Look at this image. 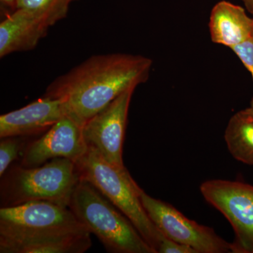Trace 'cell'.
Here are the masks:
<instances>
[{
  "label": "cell",
  "mask_w": 253,
  "mask_h": 253,
  "mask_svg": "<svg viewBox=\"0 0 253 253\" xmlns=\"http://www.w3.org/2000/svg\"><path fill=\"white\" fill-rule=\"evenodd\" d=\"M152 60L141 55H94L54 80L44 96L63 100L84 125L118 96L148 81Z\"/></svg>",
  "instance_id": "obj_1"
},
{
  "label": "cell",
  "mask_w": 253,
  "mask_h": 253,
  "mask_svg": "<svg viewBox=\"0 0 253 253\" xmlns=\"http://www.w3.org/2000/svg\"><path fill=\"white\" fill-rule=\"evenodd\" d=\"M68 208L111 253H156L127 217L90 183L80 179Z\"/></svg>",
  "instance_id": "obj_2"
},
{
  "label": "cell",
  "mask_w": 253,
  "mask_h": 253,
  "mask_svg": "<svg viewBox=\"0 0 253 253\" xmlns=\"http://www.w3.org/2000/svg\"><path fill=\"white\" fill-rule=\"evenodd\" d=\"M81 177L76 163L56 158L38 167L11 165L0 182L1 207L46 201L68 207Z\"/></svg>",
  "instance_id": "obj_3"
},
{
  "label": "cell",
  "mask_w": 253,
  "mask_h": 253,
  "mask_svg": "<svg viewBox=\"0 0 253 253\" xmlns=\"http://www.w3.org/2000/svg\"><path fill=\"white\" fill-rule=\"evenodd\" d=\"M81 179L90 183L133 223L145 241L158 253L164 235L150 219L141 203V189L126 168L115 167L88 146L76 163Z\"/></svg>",
  "instance_id": "obj_4"
},
{
  "label": "cell",
  "mask_w": 253,
  "mask_h": 253,
  "mask_svg": "<svg viewBox=\"0 0 253 253\" xmlns=\"http://www.w3.org/2000/svg\"><path fill=\"white\" fill-rule=\"evenodd\" d=\"M69 208L35 201L0 208V236H31L85 232Z\"/></svg>",
  "instance_id": "obj_5"
},
{
  "label": "cell",
  "mask_w": 253,
  "mask_h": 253,
  "mask_svg": "<svg viewBox=\"0 0 253 253\" xmlns=\"http://www.w3.org/2000/svg\"><path fill=\"white\" fill-rule=\"evenodd\" d=\"M200 191L232 226L231 253H253V186L241 181L211 179L202 183Z\"/></svg>",
  "instance_id": "obj_6"
},
{
  "label": "cell",
  "mask_w": 253,
  "mask_h": 253,
  "mask_svg": "<svg viewBox=\"0 0 253 253\" xmlns=\"http://www.w3.org/2000/svg\"><path fill=\"white\" fill-rule=\"evenodd\" d=\"M141 203L150 219L168 239L186 245L197 253H230L231 243L212 228L191 220L172 205L149 196L142 190Z\"/></svg>",
  "instance_id": "obj_7"
},
{
  "label": "cell",
  "mask_w": 253,
  "mask_h": 253,
  "mask_svg": "<svg viewBox=\"0 0 253 253\" xmlns=\"http://www.w3.org/2000/svg\"><path fill=\"white\" fill-rule=\"evenodd\" d=\"M136 88L118 96L83 126V136L89 147L115 167L124 168L123 143L127 125L128 111Z\"/></svg>",
  "instance_id": "obj_8"
},
{
  "label": "cell",
  "mask_w": 253,
  "mask_h": 253,
  "mask_svg": "<svg viewBox=\"0 0 253 253\" xmlns=\"http://www.w3.org/2000/svg\"><path fill=\"white\" fill-rule=\"evenodd\" d=\"M83 125L68 114L51 126L39 139L27 144L20 165L34 168L56 158H67L75 163L87 151Z\"/></svg>",
  "instance_id": "obj_9"
},
{
  "label": "cell",
  "mask_w": 253,
  "mask_h": 253,
  "mask_svg": "<svg viewBox=\"0 0 253 253\" xmlns=\"http://www.w3.org/2000/svg\"><path fill=\"white\" fill-rule=\"evenodd\" d=\"M68 114L69 110L64 101L43 96L24 107L1 115L0 138L39 134Z\"/></svg>",
  "instance_id": "obj_10"
},
{
  "label": "cell",
  "mask_w": 253,
  "mask_h": 253,
  "mask_svg": "<svg viewBox=\"0 0 253 253\" xmlns=\"http://www.w3.org/2000/svg\"><path fill=\"white\" fill-rule=\"evenodd\" d=\"M49 28L31 11L16 9L0 23V57L34 49Z\"/></svg>",
  "instance_id": "obj_11"
},
{
  "label": "cell",
  "mask_w": 253,
  "mask_h": 253,
  "mask_svg": "<svg viewBox=\"0 0 253 253\" xmlns=\"http://www.w3.org/2000/svg\"><path fill=\"white\" fill-rule=\"evenodd\" d=\"M90 233L0 236L1 253H83L90 249Z\"/></svg>",
  "instance_id": "obj_12"
},
{
  "label": "cell",
  "mask_w": 253,
  "mask_h": 253,
  "mask_svg": "<svg viewBox=\"0 0 253 253\" xmlns=\"http://www.w3.org/2000/svg\"><path fill=\"white\" fill-rule=\"evenodd\" d=\"M211 41L232 49L253 36V19L244 8L229 1L213 6L209 20Z\"/></svg>",
  "instance_id": "obj_13"
},
{
  "label": "cell",
  "mask_w": 253,
  "mask_h": 253,
  "mask_svg": "<svg viewBox=\"0 0 253 253\" xmlns=\"http://www.w3.org/2000/svg\"><path fill=\"white\" fill-rule=\"evenodd\" d=\"M224 140L233 157L253 166V108L250 106L232 116L226 126Z\"/></svg>",
  "instance_id": "obj_14"
},
{
  "label": "cell",
  "mask_w": 253,
  "mask_h": 253,
  "mask_svg": "<svg viewBox=\"0 0 253 253\" xmlns=\"http://www.w3.org/2000/svg\"><path fill=\"white\" fill-rule=\"evenodd\" d=\"M75 1L78 0H17L16 9L31 11L51 27L66 17L70 5Z\"/></svg>",
  "instance_id": "obj_15"
},
{
  "label": "cell",
  "mask_w": 253,
  "mask_h": 253,
  "mask_svg": "<svg viewBox=\"0 0 253 253\" xmlns=\"http://www.w3.org/2000/svg\"><path fill=\"white\" fill-rule=\"evenodd\" d=\"M28 136H6L0 141V176L12 165L27 146Z\"/></svg>",
  "instance_id": "obj_16"
},
{
  "label": "cell",
  "mask_w": 253,
  "mask_h": 253,
  "mask_svg": "<svg viewBox=\"0 0 253 253\" xmlns=\"http://www.w3.org/2000/svg\"><path fill=\"white\" fill-rule=\"evenodd\" d=\"M231 50L251 73L253 81V36L239 45L234 46ZM251 106L253 108V96L251 101Z\"/></svg>",
  "instance_id": "obj_17"
},
{
  "label": "cell",
  "mask_w": 253,
  "mask_h": 253,
  "mask_svg": "<svg viewBox=\"0 0 253 253\" xmlns=\"http://www.w3.org/2000/svg\"><path fill=\"white\" fill-rule=\"evenodd\" d=\"M158 253H197V252L189 246L172 241L164 236L160 243Z\"/></svg>",
  "instance_id": "obj_18"
},
{
  "label": "cell",
  "mask_w": 253,
  "mask_h": 253,
  "mask_svg": "<svg viewBox=\"0 0 253 253\" xmlns=\"http://www.w3.org/2000/svg\"><path fill=\"white\" fill-rule=\"evenodd\" d=\"M249 13L253 15V0H241Z\"/></svg>",
  "instance_id": "obj_19"
},
{
  "label": "cell",
  "mask_w": 253,
  "mask_h": 253,
  "mask_svg": "<svg viewBox=\"0 0 253 253\" xmlns=\"http://www.w3.org/2000/svg\"><path fill=\"white\" fill-rule=\"evenodd\" d=\"M3 4L6 5L12 9H16V1L17 0H1Z\"/></svg>",
  "instance_id": "obj_20"
},
{
  "label": "cell",
  "mask_w": 253,
  "mask_h": 253,
  "mask_svg": "<svg viewBox=\"0 0 253 253\" xmlns=\"http://www.w3.org/2000/svg\"></svg>",
  "instance_id": "obj_21"
}]
</instances>
